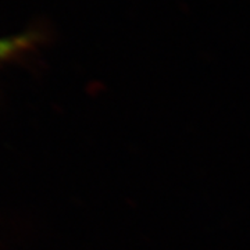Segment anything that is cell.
I'll use <instances>...</instances> for the list:
<instances>
[{"label": "cell", "mask_w": 250, "mask_h": 250, "mask_svg": "<svg viewBox=\"0 0 250 250\" xmlns=\"http://www.w3.org/2000/svg\"><path fill=\"white\" fill-rule=\"evenodd\" d=\"M31 43L29 36H6L0 38V62L22 52Z\"/></svg>", "instance_id": "obj_1"}]
</instances>
